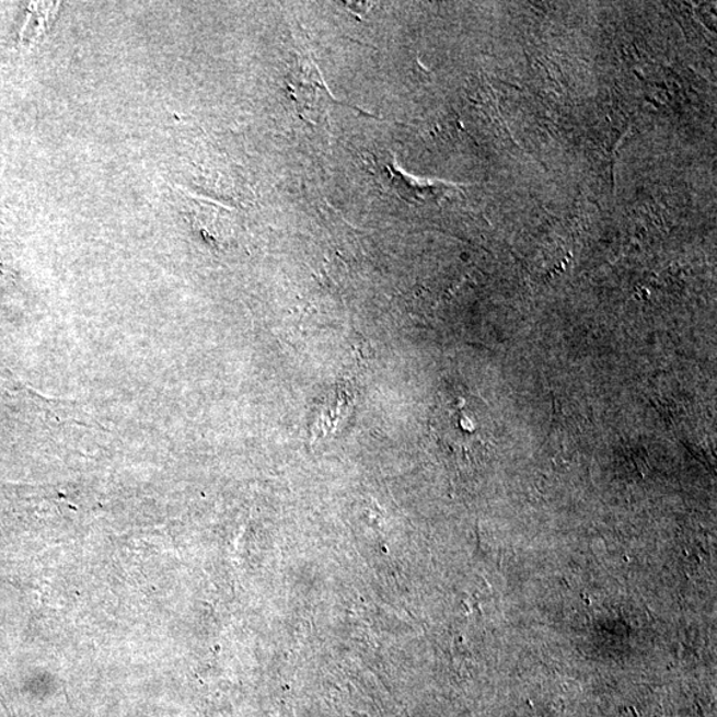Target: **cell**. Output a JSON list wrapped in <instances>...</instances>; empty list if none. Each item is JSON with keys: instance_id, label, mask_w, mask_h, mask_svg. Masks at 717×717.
<instances>
[{"instance_id": "cell-2", "label": "cell", "mask_w": 717, "mask_h": 717, "mask_svg": "<svg viewBox=\"0 0 717 717\" xmlns=\"http://www.w3.org/2000/svg\"><path fill=\"white\" fill-rule=\"evenodd\" d=\"M385 170L390 173L392 188L409 204L438 203L449 189H452V185L440 183V181H426L410 176L397 166L396 159L392 161V164L386 165Z\"/></svg>"}, {"instance_id": "cell-1", "label": "cell", "mask_w": 717, "mask_h": 717, "mask_svg": "<svg viewBox=\"0 0 717 717\" xmlns=\"http://www.w3.org/2000/svg\"><path fill=\"white\" fill-rule=\"evenodd\" d=\"M429 428L442 448L464 458L488 451L494 435V423L486 404L461 386L440 391Z\"/></svg>"}]
</instances>
